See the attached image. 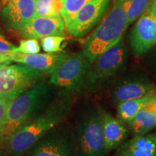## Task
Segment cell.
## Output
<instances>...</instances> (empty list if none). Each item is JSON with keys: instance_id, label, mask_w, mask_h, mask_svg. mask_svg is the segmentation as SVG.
<instances>
[{"instance_id": "obj_1", "label": "cell", "mask_w": 156, "mask_h": 156, "mask_svg": "<svg viewBox=\"0 0 156 156\" xmlns=\"http://www.w3.org/2000/svg\"><path fill=\"white\" fill-rule=\"evenodd\" d=\"M73 106L71 93L62 90L44 111L20 127L7 140V148L12 155L21 156L34 144L67 118Z\"/></svg>"}, {"instance_id": "obj_2", "label": "cell", "mask_w": 156, "mask_h": 156, "mask_svg": "<svg viewBox=\"0 0 156 156\" xmlns=\"http://www.w3.org/2000/svg\"><path fill=\"white\" fill-rule=\"evenodd\" d=\"M131 0H114V5L83 46V54L90 64L105 51L122 40L127 28V12Z\"/></svg>"}, {"instance_id": "obj_3", "label": "cell", "mask_w": 156, "mask_h": 156, "mask_svg": "<svg viewBox=\"0 0 156 156\" xmlns=\"http://www.w3.org/2000/svg\"><path fill=\"white\" fill-rule=\"evenodd\" d=\"M51 84L38 83L9 103L7 115L0 128V141H7L20 127L34 119L48 100Z\"/></svg>"}, {"instance_id": "obj_4", "label": "cell", "mask_w": 156, "mask_h": 156, "mask_svg": "<svg viewBox=\"0 0 156 156\" xmlns=\"http://www.w3.org/2000/svg\"><path fill=\"white\" fill-rule=\"evenodd\" d=\"M79 156H107L101 108L90 103L80 111L74 130Z\"/></svg>"}, {"instance_id": "obj_5", "label": "cell", "mask_w": 156, "mask_h": 156, "mask_svg": "<svg viewBox=\"0 0 156 156\" xmlns=\"http://www.w3.org/2000/svg\"><path fill=\"white\" fill-rule=\"evenodd\" d=\"M91 64L83 53L68 54L50 74L48 83L71 94L90 90L96 87Z\"/></svg>"}, {"instance_id": "obj_6", "label": "cell", "mask_w": 156, "mask_h": 156, "mask_svg": "<svg viewBox=\"0 0 156 156\" xmlns=\"http://www.w3.org/2000/svg\"><path fill=\"white\" fill-rule=\"evenodd\" d=\"M28 152V156H79L75 132L71 126L62 123L41 137Z\"/></svg>"}, {"instance_id": "obj_7", "label": "cell", "mask_w": 156, "mask_h": 156, "mask_svg": "<svg viewBox=\"0 0 156 156\" xmlns=\"http://www.w3.org/2000/svg\"><path fill=\"white\" fill-rule=\"evenodd\" d=\"M44 73L24 64H0V93L11 102L36 84Z\"/></svg>"}, {"instance_id": "obj_8", "label": "cell", "mask_w": 156, "mask_h": 156, "mask_svg": "<svg viewBox=\"0 0 156 156\" xmlns=\"http://www.w3.org/2000/svg\"><path fill=\"white\" fill-rule=\"evenodd\" d=\"M128 61V50L122 40L99 55L92 67L96 86L123 73L127 67Z\"/></svg>"}, {"instance_id": "obj_9", "label": "cell", "mask_w": 156, "mask_h": 156, "mask_svg": "<svg viewBox=\"0 0 156 156\" xmlns=\"http://www.w3.org/2000/svg\"><path fill=\"white\" fill-rule=\"evenodd\" d=\"M155 85L149 77L142 75H129L120 78L111 91L112 100L115 104L135 99L155 92Z\"/></svg>"}, {"instance_id": "obj_10", "label": "cell", "mask_w": 156, "mask_h": 156, "mask_svg": "<svg viewBox=\"0 0 156 156\" xmlns=\"http://www.w3.org/2000/svg\"><path fill=\"white\" fill-rule=\"evenodd\" d=\"M109 6V0H92L83 6L66 26L69 34L75 38L86 35L97 24Z\"/></svg>"}, {"instance_id": "obj_11", "label": "cell", "mask_w": 156, "mask_h": 156, "mask_svg": "<svg viewBox=\"0 0 156 156\" xmlns=\"http://www.w3.org/2000/svg\"><path fill=\"white\" fill-rule=\"evenodd\" d=\"M129 45L134 54L142 56L156 45V15L146 11L134 25L129 35Z\"/></svg>"}, {"instance_id": "obj_12", "label": "cell", "mask_w": 156, "mask_h": 156, "mask_svg": "<svg viewBox=\"0 0 156 156\" xmlns=\"http://www.w3.org/2000/svg\"><path fill=\"white\" fill-rule=\"evenodd\" d=\"M36 0H8L2 5V19L7 28L20 30L36 17Z\"/></svg>"}, {"instance_id": "obj_13", "label": "cell", "mask_w": 156, "mask_h": 156, "mask_svg": "<svg viewBox=\"0 0 156 156\" xmlns=\"http://www.w3.org/2000/svg\"><path fill=\"white\" fill-rule=\"evenodd\" d=\"M66 25L61 15L36 16L20 30L25 38L41 39L50 36H65Z\"/></svg>"}, {"instance_id": "obj_14", "label": "cell", "mask_w": 156, "mask_h": 156, "mask_svg": "<svg viewBox=\"0 0 156 156\" xmlns=\"http://www.w3.org/2000/svg\"><path fill=\"white\" fill-rule=\"evenodd\" d=\"M68 54L66 52L46 54H23L12 51L8 55L11 62L24 64L29 67L50 75L64 61Z\"/></svg>"}, {"instance_id": "obj_15", "label": "cell", "mask_w": 156, "mask_h": 156, "mask_svg": "<svg viewBox=\"0 0 156 156\" xmlns=\"http://www.w3.org/2000/svg\"><path fill=\"white\" fill-rule=\"evenodd\" d=\"M115 156H156V132L127 139L116 148Z\"/></svg>"}, {"instance_id": "obj_16", "label": "cell", "mask_w": 156, "mask_h": 156, "mask_svg": "<svg viewBox=\"0 0 156 156\" xmlns=\"http://www.w3.org/2000/svg\"><path fill=\"white\" fill-rule=\"evenodd\" d=\"M105 144L108 152L116 150L128 139L129 129L125 122L101 109Z\"/></svg>"}, {"instance_id": "obj_17", "label": "cell", "mask_w": 156, "mask_h": 156, "mask_svg": "<svg viewBox=\"0 0 156 156\" xmlns=\"http://www.w3.org/2000/svg\"><path fill=\"white\" fill-rule=\"evenodd\" d=\"M132 136H139L151 132L156 127V114L153 104L142 109L126 123Z\"/></svg>"}, {"instance_id": "obj_18", "label": "cell", "mask_w": 156, "mask_h": 156, "mask_svg": "<svg viewBox=\"0 0 156 156\" xmlns=\"http://www.w3.org/2000/svg\"><path fill=\"white\" fill-rule=\"evenodd\" d=\"M155 103H156V91L117 104V116L119 119L127 123L140 111Z\"/></svg>"}, {"instance_id": "obj_19", "label": "cell", "mask_w": 156, "mask_h": 156, "mask_svg": "<svg viewBox=\"0 0 156 156\" xmlns=\"http://www.w3.org/2000/svg\"><path fill=\"white\" fill-rule=\"evenodd\" d=\"M62 5V0H36V17L60 14Z\"/></svg>"}, {"instance_id": "obj_20", "label": "cell", "mask_w": 156, "mask_h": 156, "mask_svg": "<svg viewBox=\"0 0 156 156\" xmlns=\"http://www.w3.org/2000/svg\"><path fill=\"white\" fill-rule=\"evenodd\" d=\"M90 1L92 0H62L63 5L60 15L63 18L66 26L71 22L77 12Z\"/></svg>"}, {"instance_id": "obj_21", "label": "cell", "mask_w": 156, "mask_h": 156, "mask_svg": "<svg viewBox=\"0 0 156 156\" xmlns=\"http://www.w3.org/2000/svg\"><path fill=\"white\" fill-rule=\"evenodd\" d=\"M67 39L65 36H46L41 39V44L46 53H58L62 51V44Z\"/></svg>"}, {"instance_id": "obj_22", "label": "cell", "mask_w": 156, "mask_h": 156, "mask_svg": "<svg viewBox=\"0 0 156 156\" xmlns=\"http://www.w3.org/2000/svg\"><path fill=\"white\" fill-rule=\"evenodd\" d=\"M151 0H131L127 12L128 25L143 14L144 11L151 4Z\"/></svg>"}, {"instance_id": "obj_23", "label": "cell", "mask_w": 156, "mask_h": 156, "mask_svg": "<svg viewBox=\"0 0 156 156\" xmlns=\"http://www.w3.org/2000/svg\"><path fill=\"white\" fill-rule=\"evenodd\" d=\"M41 51V46L38 39L26 38L20 41L19 46L13 51L20 52L23 54H38Z\"/></svg>"}, {"instance_id": "obj_24", "label": "cell", "mask_w": 156, "mask_h": 156, "mask_svg": "<svg viewBox=\"0 0 156 156\" xmlns=\"http://www.w3.org/2000/svg\"><path fill=\"white\" fill-rule=\"evenodd\" d=\"M16 46L9 42L3 35L0 34V53L8 55L15 50Z\"/></svg>"}, {"instance_id": "obj_25", "label": "cell", "mask_w": 156, "mask_h": 156, "mask_svg": "<svg viewBox=\"0 0 156 156\" xmlns=\"http://www.w3.org/2000/svg\"><path fill=\"white\" fill-rule=\"evenodd\" d=\"M9 103L10 102L7 100H3L0 101V128H1L4 121L5 119Z\"/></svg>"}, {"instance_id": "obj_26", "label": "cell", "mask_w": 156, "mask_h": 156, "mask_svg": "<svg viewBox=\"0 0 156 156\" xmlns=\"http://www.w3.org/2000/svg\"><path fill=\"white\" fill-rule=\"evenodd\" d=\"M147 69L151 75L156 80V55L149 62L147 65Z\"/></svg>"}, {"instance_id": "obj_27", "label": "cell", "mask_w": 156, "mask_h": 156, "mask_svg": "<svg viewBox=\"0 0 156 156\" xmlns=\"http://www.w3.org/2000/svg\"><path fill=\"white\" fill-rule=\"evenodd\" d=\"M11 60L7 55L0 53V64L5 63H10Z\"/></svg>"}, {"instance_id": "obj_28", "label": "cell", "mask_w": 156, "mask_h": 156, "mask_svg": "<svg viewBox=\"0 0 156 156\" xmlns=\"http://www.w3.org/2000/svg\"><path fill=\"white\" fill-rule=\"evenodd\" d=\"M151 12L153 13L154 15H156V0H153V2H152L151 7L147 9Z\"/></svg>"}, {"instance_id": "obj_29", "label": "cell", "mask_w": 156, "mask_h": 156, "mask_svg": "<svg viewBox=\"0 0 156 156\" xmlns=\"http://www.w3.org/2000/svg\"><path fill=\"white\" fill-rule=\"evenodd\" d=\"M3 100H6L5 98V96H4L1 93H0V101H3Z\"/></svg>"}, {"instance_id": "obj_30", "label": "cell", "mask_w": 156, "mask_h": 156, "mask_svg": "<svg viewBox=\"0 0 156 156\" xmlns=\"http://www.w3.org/2000/svg\"><path fill=\"white\" fill-rule=\"evenodd\" d=\"M153 108H154V110H155V112L156 114V103H155L154 104H153Z\"/></svg>"}, {"instance_id": "obj_31", "label": "cell", "mask_w": 156, "mask_h": 156, "mask_svg": "<svg viewBox=\"0 0 156 156\" xmlns=\"http://www.w3.org/2000/svg\"><path fill=\"white\" fill-rule=\"evenodd\" d=\"M7 1H8V0H2V4L3 5V4H5L6 2H7Z\"/></svg>"}, {"instance_id": "obj_32", "label": "cell", "mask_w": 156, "mask_h": 156, "mask_svg": "<svg viewBox=\"0 0 156 156\" xmlns=\"http://www.w3.org/2000/svg\"><path fill=\"white\" fill-rule=\"evenodd\" d=\"M1 142H1V141H0V144H1Z\"/></svg>"}, {"instance_id": "obj_33", "label": "cell", "mask_w": 156, "mask_h": 156, "mask_svg": "<svg viewBox=\"0 0 156 156\" xmlns=\"http://www.w3.org/2000/svg\"><path fill=\"white\" fill-rule=\"evenodd\" d=\"M0 32H1V29H0Z\"/></svg>"}]
</instances>
